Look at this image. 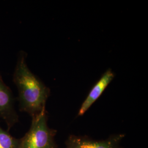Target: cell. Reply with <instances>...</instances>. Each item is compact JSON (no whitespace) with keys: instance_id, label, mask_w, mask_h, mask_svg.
<instances>
[{"instance_id":"cell-4","label":"cell","mask_w":148,"mask_h":148,"mask_svg":"<svg viewBox=\"0 0 148 148\" xmlns=\"http://www.w3.org/2000/svg\"><path fill=\"white\" fill-rule=\"evenodd\" d=\"M0 117L10 129L18 121V115L14 109V98L10 88L3 82L0 74Z\"/></svg>"},{"instance_id":"cell-3","label":"cell","mask_w":148,"mask_h":148,"mask_svg":"<svg viewBox=\"0 0 148 148\" xmlns=\"http://www.w3.org/2000/svg\"><path fill=\"white\" fill-rule=\"evenodd\" d=\"M124 137V134H118L105 140H96L86 137L71 135L65 144L66 148H119Z\"/></svg>"},{"instance_id":"cell-6","label":"cell","mask_w":148,"mask_h":148,"mask_svg":"<svg viewBox=\"0 0 148 148\" xmlns=\"http://www.w3.org/2000/svg\"><path fill=\"white\" fill-rule=\"evenodd\" d=\"M21 139L13 137L0 127V148H19Z\"/></svg>"},{"instance_id":"cell-5","label":"cell","mask_w":148,"mask_h":148,"mask_svg":"<svg viewBox=\"0 0 148 148\" xmlns=\"http://www.w3.org/2000/svg\"><path fill=\"white\" fill-rule=\"evenodd\" d=\"M114 77L115 74L110 69H108L104 73L101 79L93 86L86 99L82 103L78 112V116H82L90 109V107L100 97Z\"/></svg>"},{"instance_id":"cell-1","label":"cell","mask_w":148,"mask_h":148,"mask_svg":"<svg viewBox=\"0 0 148 148\" xmlns=\"http://www.w3.org/2000/svg\"><path fill=\"white\" fill-rule=\"evenodd\" d=\"M27 54L21 51L13 74V82L18 90L19 109L35 116L45 110L50 90L27 66Z\"/></svg>"},{"instance_id":"cell-2","label":"cell","mask_w":148,"mask_h":148,"mask_svg":"<svg viewBox=\"0 0 148 148\" xmlns=\"http://www.w3.org/2000/svg\"><path fill=\"white\" fill-rule=\"evenodd\" d=\"M47 119L46 109L32 117L30 128L20 139L19 148H57L54 140L56 131L48 127Z\"/></svg>"}]
</instances>
